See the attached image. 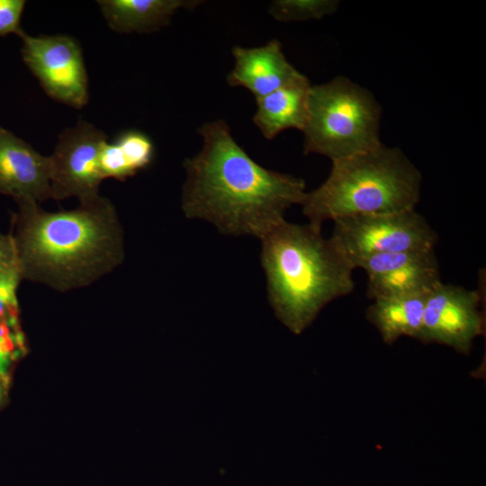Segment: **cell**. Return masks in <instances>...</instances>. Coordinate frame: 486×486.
Returning a JSON list of instances; mask_svg holds the SVG:
<instances>
[{
	"mask_svg": "<svg viewBox=\"0 0 486 486\" xmlns=\"http://www.w3.org/2000/svg\"><path fill=\"white\" fill-rule=\"evenodd\" d=\"M202 149L185 159L182 209L190 219L212 223L220 233L262 238L302 204V178L267 169L253 160L222 120L199 129Z\"/></svg>",
	"mask_w": 486,
	"mask_h": 486,
	"instance_id": "1",
	"label": "cell"
},
{
	"mask_svg": "<svg viewBox=\"0 0 486 486\" xmlns=\"http://www.w3.org/2000/svg\"><path fill=\"white\" fill-rule=\"evenodd\" d=\"M16 203L9 234L22 279L64 292L92 284L122 263L123 230L108 199L98 195L59 212Z\"/></svg>",
	"mask_w": 486,
	"mask_h": 486,
	"instance_id": "2",
	"label": "cell"
},
{
	"mask_svg": "<svg viewBox=\"0 0 486 486\" xmlns=\"http://www.w3.org/2000/svg\"><path fill=\"white\" fill-rule=\"evenodd\" d=\"M261 241L268 301L293 334H302L327 304L353 292L355 269L320 227L284 220Z\"/></svg>",
	"mask_w": 486,
	"mask_h": 486,
	"instance_id": "3",
	"label": "cell"
},
{
	"mask_svg": "<svg viewBox=\"0 0 486 486\" xmlns=\"http://www.w3.org/2000/svg\"><path fill=\"white\" fill-rule=\"evenodd\" d=\"M421 174L397 147L376 148L332 161L330 173L301 204L310 224L358 216L396 213L415 209Z\"/></svg>",
	"mask_w": 486,
	"mask_h": 486,
	"instance_id": "4",
	"label": "cell"
},
{
	"mask_svg": "<svg viewBox=\"0 0 486 486\" xmlns=\"http://www.w3.org/2000/svg\"><path fill=\"white\" fill-rule=\"evenodd\" d=\"M382 107L366 88L344 76L310 86L303 129L304 154L331 161L371 150L380 144Z\"/></svg>",
	"mask_w": 486,
	"mask_h": 486,
	"instance_id": "5",
	"label": "cell"
},
{
	"mask_svg": "<svg viewBox=\"0 0 486 486\" xmlns=\"http://www.w3.org/2000/svg\"><path fill=\"white\" fill-rule=\"evenodd\" d=\"M333 221L330 239L353 268L355 262L372 255L434 250L437 241L436 233L415 209Z\"/></svg>",
	"mask_w": 486,
	"mask_h": 486,
	"instance_id": "6",
	"label": "cell"
},
{
	"mask_svg": "<svg viewBox=\"0 0 486 486\" xmlns=\"http://www.w3.org/2000/svg\"><path fill=\"white\" fill-rule=\"evenodd\" d=\"M22 56L46 94L67 105L81 108L88 101V80L82 50L68 35L30 36L23 31Z\"/></svg>",
	"mask_w": 486,
	"mask_h": 486,
	"instance_id": "7",
	"label": "cell"
},
{
	"mask_svg": "<svg viewBox=\"0 0 486 486\" xmlns=\"http://www.w3.org/2000/svg\"><path fill=\"white\" fill-rule=\"evenodd\" d=\"M106 141L103 131L85 121L59 134L49 157L53 199L76 197L82 202L99 195V158Z\"/></svg>",
	"mask_w": 486,
	"mask_h": 486,
	"instance_id": "8",
	"label": "cell"
},
{
	"mask_svg": "<svg viewBox=\"0 0 486 486\" xmlns=\"http://www.w3.org/2000/svg\"><path fill=\"white\" fill-rule=\"evenodd\" d=\"M481 302L478 291L439 282L427 294L418 340L468 355L475 338L483 333Z\"/></svg>",
	"mask_w": 486,
	"mask_h": 486,
	"instance_id": "9",
	"label": "cell"
},
{
	"mask_svg": "<svg viewBox=\"0 0 486 486\" xmlns=\"http://www.w3.org/2000/svg\"><path fill=\"white\" fill-rule=\"evenodd\" d=\"M354 267L367 274L366 293L373 300L426 294L441 282L434 250L372 255L357 260Z\"/></svg>",
	"mask_w": 486,
	"mask_h": 486,
	"instance_id": "10",
	"label": "cell"
},
{
	"mask_svg": "<svg viewBox=\"0 0 486 486\" xmlns=\"http://www.w3.org/2000/svg\"><path fill=\"white\" fill-rule=\"evenodd\" d=\"M0 194L16 202L39 203L52 198L49 157L4 128L0 131Z\"/></svg>",
	"mask_w": 486,
	"mask_h": 486,
	"instance_id": "11",
	"label": "cell"
},
{
	"mask_svg": "<svg viewBox=\"0 0 486 486\" xmlns=\"http://www.w3.org/2000/svg\"><path fill=\"white\" fill-rule=\"evenodd\" d=\"M234 67L227 76L231 86H242L260 98L300 78L299 72L286 58L277 40L255 48L235 46Z\"/></svg>",
	"mask_w": 486,
	"mask_h": 486,
	"instance_id": "12",
	"label": "cell"
},
{
	"mask_svg": "<svg viewBox=\"0 0 486 486\" xmlns=\"http://www.w3.org/2000/svg\"><path fill=\"white\" fill-rule=\"evenodd\" d=\"M311 84L302 75L300 78L256 98L253 122L267 140L274 139L285 130H303L309 116Z\"/></svg>",
	"mask_w": 486,
	"mask_h": 486,
	"instance_id": "13",
	"label": "cell"
},
{
	"mask_svg": "<svg viewBox=\"0 0 486 486\" xmlns=\"http://www.w3.org/2000/svg\"><path fill=\"white\" fill-rule=\"evenodd\" d=\"M109 26L118 32H151L169 23L180 8L194 9L199 0H101Z\"/></svg>",
	"mask_w": 486,
	"mask_h": 486,
	"instance_id": "14",
	"label": "cell"
},
{
	"mask_svg": "<svg viewBox=\"0 0 486 486\" xmlns=\"http://www.w3.org/2000/svg\"><path fill=\"white\" fill-rule=\"evenodd\" d=\"M427 294L375 299L367 310L366 318L387 345L401 337L418 339Z\"/></svg>",
	"mask_w": 486,
	"mask_h": 486,
	"instance_id": "15",
	"label": "cell"
},
{
	"mask_svg": "<svg viewBox=\"0 0 486 486\" xmlns=\"http://www.w3.org/2000/svg\"><path fill=\"white\" fill-rule=\"evenodd\" d=\"M153 156L154 146L146 134L126 131L113 142L104 144L99 158L101 176L124 180L148 166Z\"/></svg>",
	"mask_w": 486,
	"mask_h": 486,
	"instance_id": "16",
	"label": "cell"
},
{
	"mask_svg": "<svg viewBox=\"0 0 486 486\" xmlns=\"http://www.w3.org/2000/svg\"><path fill=\"white\" fill-rule=\"evenodd\" d=\"M338 0H275L268 13L282 22L320 20L337 12Z\"/></svg>",
	"mask_w": 486,
	"mask_h": 486,
	"instance_id": "17",
	"label": "cell"
},
{
	"mask_svg": "<svg viewBox=\"0 0 486 486\" xmlns=\"http://www.w3.org/2000/svg\"><path fill=\"white\" fill-rule=\"evenodd\" d=\"M25 351V338L19 326V320H0V375L6 378L12 361Z\"/></svg>",
	"mask_w": 486,
	"mask_h": 486,
	"instance_id": "18",
	"label": "cell"
},
{
	"mask_svg": "<svg viewBox=\"0 0 486 486\" xmlns=\"http://www.w3.org/2000/svg\"><path fill=\"white\" fill-rule=\"evenodd\" d=\"M21 280L18 268L0 275V320L18 319L17 288Z\"/></svg>",
	"mask_w": 486,
	"mask_h": 486,
	"instance_id": "19",
	"label": "cell"
},
{
	"mask_svg": "<svg viewBox=\"0 0 486 486\" xmlns=\"http://www.w3.org/2000/svg\"><path fill=\"white\" fill-rule=\"evenodd\" d=\"M23 0H0V36L19 35L21 16L25 6Z\"/></svg>",
	"mask_w": 486,
	"mask_h": 486,
	"instance_id": "20",
	"label": "cell"
},
{
	"mask_svg": "<svg viewBox=\"0 0 486 486\" xmlns=\"http://www.w3.org/2000/svg\"><path fill=\"white\" fill-rule=\"evenodd\" d=\"M16 268L18 263L13 238L10 234L0 232V275Z\"/></svg>",
	"mask_w": 486,
	"mask_h": 486,
	"instance_id": "21",
	"label": "cell"
},
{
	"mask_svg": "<svg viewBox=\"0 0 486 486\" xmlns=\"http://www.w3.org/2000/svg\"><path fill=\"white\" fill-rule=\"evenodd\" d=\"M6 383L7 379L2 375H0V404L3 402V400L6 394Z\"/></svg>",
	"mask_w": 486,
	"mask_h": 486,
	"instance_id": "22",
	"label": "cell"
},
{
	"mask_svg": "<svg viewBox=\"0 0 486 486\" xmlns=\"http://www.w3.org/2000/svg\"><path fill=\"white\" fill-rule=\"evenodd\" d=\"M2 129H3V127L0 126V131H1Z\"/></svg>",
	"mask_w": 486,
	"mask_h": 486,
	"instance_id": "23",
	"label": "cell"
}]
</instances>
